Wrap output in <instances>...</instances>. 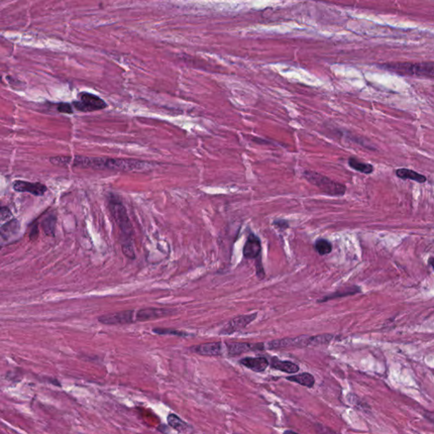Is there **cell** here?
<instances>
[{
    "label": "cell",
    "instance_id": "6da1fadb",
    "mask_svg": "<svg viewBox=\"0 0 434 434\" xmlns=\"http://www.w3.org/2000/svg\"><path fill=\"white\" fill-rule=\"evenodd\" d=\"M50 162L59 167L72 166L79 168L112 171H143L153 167V164L134 159H114L106 157L56 156L51 157Z\"/></svg>",
    "mask_w": 434,
    "mask_h": 434
},
{
    "label": "cell",
    "instance_id": "277c9868",
    "mask_svg": "<svg viewBox=\"0 0 434 434\" xmlns=\"http://www.w3.org/2000/svg\"><path fill=\"white\" fill-rule=\"evenodd\" d=\"M303 176L307 182L317 187L321 193L332 197H342L345 195L347 187L343 183L331 179L322 174L314 170H304Z\"/></svg>",
    "mask_w": 434,
    "mask_h": 434
},
{
    "label": "cell",
    "instance_id": "ac0fdd59",
    "mask_svg": "<svg viewBox=\"0 0 434 434\" xmlns=\"http://www.w3.org/2000/svg\"><path fill=\"white\" fill-rule=\"evenodd\" d=\"M348 164H349V167L353 170L359 171V172H361L363 174H366V175L372 174L375 170V168L372 166V164L363 162L361 160H359V159H357V158L354 156L349 157V160H348Z\"/></svg>",
    "mask_w": 434,
    "mask_h": 434
},
{
    "label": "cell",
    "instance_id": "3957f363",
    "mask_svg": "<svg viewBox=\"0 0 434 434\" xmlns=\"http://www.w3.org/2000/svg\"><path fill=\"white\" fill-rule=\"evenodd\" d=\"M381 69L403 76L434 78V62H394L379 65Z\"/></svg>",
    "mask_w": 434,
    "mask_h": 434
},
{
    "label": "cell",
    "instance_id": "ba28073f",
    "mask_svg": "<svg viewBox=\"0 0 434 434\" xmlns=\"http://www.w3.org/2000/svg\"><path fill=\"white\" fill-rule=\"evenodd\" d=\"M265 349H278L291 348V347L309 346V337L301 336L283 340H273L264 344Z\"/></svg>",
    "mask_w": 434,
    "mask_h": 434
},
{
    "label": "cell",
    "instance_id": "484cf974",
    "mask_svg": "<svg viewBox=\"0 0 434 434\" xmlns=\"http://www.w3.org/2000/svg\"><path fill=\"white\" fill-rule=\"evenodd\" d=\"M11 219H13V214L10 211V209L5 206L0 207V226L10 222Z\"/></svg>",
    "mask_w": 434,
    "mask_h": 434
},
{
    "label": "cell",
    "instance_id": "7a4b0ae2",
    "mask_svg": "<svg viewBox=\"0 0 434 434\" xmlns=\"http://www.w3.org/2000/svg\"><path fill=\"white\" fill-rule=\"evenodd\" d=\"M109 209L121 233V246L132 245V225L121 199L114 193L109 197Z\"/></svg>",
    "mask_w": 434,
    "mask_h": 434
},
{
    "label": "cell",
    "instance_id": "4fadbf2b",
    "mask_svg": "<svg viewBox=\"0 0 434 434\" xmlns=\"http://www.w3.org/2000/svg\"><path fill=\"white\" fill-rule=\"evenodd\" d=\"M261 242L258 236L250 232L243 248V255L246 259H256L261 255Z\"/></svg>",
    "mask_w": 434,
    "mask_h": 434
},
{
    "label": "cell",
    "instance_id": "2e32d148",
    "mask_svg": "<svg viewBox=\"0 0 434 434\" xmlns=\"http://www.w3.org/2000/svg\"><path fill=\"white\" fill-rule=\"evenodd\" d=\"M271 367L273 369L278 370L286 373H296L300 370V366L295 363L288 360H281L277 357H272L271 359Z\"/></svg>",
    "mask_w": 434,
    "mask_h": 434
},
{
    "label": "cell",
    "instance_id": "9a60e30c",
    "mask_svg": "<svg viewBox=\"0 0 434 434\" xmlns=\"http://www.w3.org/2000/svg\"><path fill=\"white\" fill-rule=\"evenodd\" d=\"M243 366L253 372H263L269 366V361L264 357H245L240 360Z\"/></svg>",
    "mask_w": 434,
    "mask_h": 434
},
{
    "label": "cell",
    "instance_id": "4316f807",
    "mask_svg": "<svg viewBox=\"0 0 434 434\" xmlns=\"http://www.w3.org/2000/svg\"><path fill=\"white\" fill-rule=\"evenodd\" d=\"M58 111L60 113H64V114H73V108H72V105H70L68 103H61V104H59L58 105Z\"/></svg>",
    "mask_w": 434,
    "mask_h": 434
},
{
    "label": "cell",
    "instance_id": "d6986e66",
    "mask_svg": "<svg viewBox=\"0 0 434 434\" xmlns=\"http://www.w3.org/2000/svg\"><path fill=\"white\" fill-rule=\"evenodd\" d=\"M287 380L290 382H296L301 385L304 386L306 388L311 389L315 385V377L313 375H311L310 373L308 372H303L301 374H296V375H292L287 377Z\"/></svg>",
    "mask_w": 434,
    "mask_h": 434
},
{
    "label": "cell",
    "instance_id": "f546056e",
    "mask_svg": "<svg viewBox=\"0 0 434 434\" xmlns=\"http://www.w3.org/2000/svg\"><path fill=\"white\" fill-rule=\"evenodd\" d=\"M37 236H38V227H37L36 226L33 227L32 232H31V239H35L37 238Z\"/></svg>",
    "mask_w": 434,
    "mask_h": 434
},
{
    "label": "cell",
    "instance_id": "1f68e13d",
    "mask_svg": "<svg viewBox=\"0 0 434 434\" xmlns=\"http://www.w3.org/2000/svg\"><path fill=\"white\" fill-rule=\"evenodd\" d=\"M0 82H2V78H1V75H0Z\"/></svg>",
    "mask_w": 434,
    "mask_h": 434
},
{
    "label": "cell",
    "instance_id": "f1b7e54d",
    "mask_svg": "<svg viewBox=\"0 0 434 434\" xmlns=\"http://www.w3.org/2000/svg\"><path fill=\"white\" fill-rule=\"evenodd\" d=\"M256 275L260 279H263L264 278V268H263V264L261 261V255L258 256V259L256 261Z\"/></svg>",
    "mask_w": 434,
    "mask_h": 434
},
{
    "label": "cell",
    "instance_id": "9c48e42d",
    "mask_svg": "<svg viewBox=\"0 0 434 434\" xmlns=\"http://www.w3.org/2000/svg\"><path fill=\"white\" fill-rule=\"evenodd\" d=\"M229 356H237L248 351H261L265 349L264 343H250L244 342L226 343Z\"/></svg>",
    "mask_w": 434,
    "mask_h": 434
},
{
    "label": "cell",
    "instance_id": "cb8c5ba5",
    "mask_svg": "<svg viewBox=\"0 0 434 434\" xmlns=\"http://www.w3.org/2000/svg\"><path fill=\"white\" fill-rule=\"evenodd\" d=\"M56 224V217L55 216H53V215L52 216H48L44 220V222L43 223V231L45 232L46 235L51 236V237L55 236Z\"/></svg>",
    "mask_w": 434,
    "mask_h": 434
},
{
    "label": "cell",
    "instance_id": "5bb4252c",
    "mask_svg": "<svg viewBox=\"0 0 434 434\" xmlns=\"http://www.w3.org/2000/svg\"><path fill=\"white\" fill-rule=\"evenodd\" d=\"M193 352L203 356H219L222 355L223 344L221 342L202 343L191 348Z\"/></svg>",
    "mask_w": 434,
    "mask_h": 434
},
{
    "label": "cell",
    "instance_id": "d4e9b609",
    "mask_svg": "<svg viewBox=\"0 0 434 434\" xmlns=\"http://www.w3.org/2000/svg\"><path fill=\"white\" fill-rule=\"evenodd\" d=\"M153 332L156 334L160 335H174V336L187 337L189 336L188 333L185 332H181L175 329L170 328H153Z\"/></svg>",
    "mask_w": 434,
    "mask_h": 434
},
{
    "label": "cell",
    "instance_id": "ffe728a7",
    "mask_svg": "<svg viewBox=\"0 0 434 434\" xmlns=\"http://www.w3.org/2000/svg\"><path fill=\"white\" fill-rule=\"evenodd\" d=\"M167 421L168 424L178 433H189L192 431V427L183 421L181 418L178 417L176 415H169L167 416Z\"/></svg>",
    "mask_w": 434,
    "mask_h": 434
},
{
    "label": "cell",
    "instance_id": "8fae6325",
    "mask_svg": "<svg viewBox=\"0 0 434 434\" xmlns=\"http://www.w3.org/2000/svg\"><path fill=\"white\" fill-rule=\"evenodd\" d=\"M173 314V310L167 308H144L138 310L136 314L137 321H147L155 320L161 317H168Z\"/></svg>",
    "mask_w": 434,
    "mask_h": 434
},
{
    "label": "cell",
    "instance_id": "e0dca14e",
    "mask_svg": "<svg viewBox=\"0 0 434 434\" xmlns=\"http://www.w3.org/2000/svg\"><path fill=\"white\" fill-rule=\"evenodd\" d=\"M396 176L402 180H412L415 183H425L428 181L427 176L421 173H418L415 170L407 169V168H398L395 171Z\"/></svg>",
    "mask_w": 434,
    "mask_h": 434
},
{
    "label": "cell",
    "instance_id": "8992f818",
    "mask_svg": "<svg viewBox=\"0 0 434 434\" xmlns=\"http://www.w3.org/2000/svg\"><path fill=\"white\" fill-rule=\"evenodd\" d=\"M256 317H257V313L243 315V316L235 317L232 320L229 321L227 324L223 327V329L220 332V334L229 335V334H232L236 332H239L240 330L245 328L248 324L251 323L252 321H254L256 319Z\"/></svg>",
    "mask_w": 434,
    "mask_h": 434
},
{
    "label": "cell",
    "instance_id": "83f0119b",
    "mask_svg": "<svg viewBox=\"0 0 434 434\" xmlns=\"http://www.w3.org/2000/svg\"><path fill=\"white\" fill-rule=\"evenodd\" d=\"M273 225L275 226L276 228L280 229V230H286L289 227V222L287 220L283 219H278L275 220L273 222Z\"/></svg>",
    "mask_w": 434,
    "mask_h": 434
},
{
    "label": "cell",
    "instance_id": "7402d4cb",
    "mask_svg": "<svg viewBox=\"0 0 434 434\" xmlns=\"http://www.w3.org/2000/svg\"><path fill=\"white\" fill-rule=\"evenodd\" d=\"M315 249L320 255H328L333 250V245L327 239H318L315 243Z\"/></svg>",
    "mask_w": 434,
    "mask_h": 434
},
{
    "label": "cell",
    "instance_id": "5b68a950",
    "mask_svg": "<svg viewBox=\"0 0 434 434\" xmlns=\"http://www.w3.org/2000/svg\"><path fill=\"white\" fill-rule=\"evenodd\" d=\"M79 101L73 102V107L81 112H94L107 108V104L100 97L87 92L79 94Z\"/></svg>",
    "mask_w": 434,
    "mask_h": 434
},
{
    "label": "cell",
    "instance_id": "7c38bea8",
    "mask_svg": "<svg viewBox=\"0 0 434 434\" xmlns=\"http://www.w3.org/2000/svg\"><path fill=\"white\" fill-rule=\"evenodd\" d=\"M13 189L20 193H29L35 196H43L47 192V187L41 183H30L17 180L14 182Z\"/></svg>",
    "mask_w": 434,
    "mask_h": 434
},
{
    "label": "cell",
    "instance_id": "30bf717a",
    "mask_svg": "<svg viewBox=\"0 0 434 434\" xmlns=\"http://www.w3.org/2000/svg\"><path fill=\"white\" fill-rule=\"evenodd\" d=\"M20 230V222L17 219H11L0 227V246H3L14 240Z\"/></svg>",
    "mask_w": 434,
    "mask_h": 434
},
{
    "label": "cell",
    "instance_id": "4dcf8cb0",
    "mask_svg": "<svg viewBox=\"0 0 434 434\" xmlns=\"http://www.w3.org/2000/svg\"><path fill=\"white\" fill-rule=\"evenodd\" d=\"M429 264H431L432 266L434 265V257H430L429 259Z\"/></svg>",
    "mask_w": 434,
    "mask_h": 434
},
{
    "label": "cell",
    "instance_id": "44dd1931",
    "mask_svg": "<svg viewBox=\"0 0 434 434\" xmlns=\"http://www.w3.org/2000/svg\"><path fill=\"white\" fill-rule=\"evenodd\" d=\"M359 291H360V288L358 287H356V286H354V287H346V288L343 289V290L337 291V292H335L333 294H329V295H327V296H325V297L322 298L320 301H318V302L321 303V302H326V301H330V300H334V299H338V298L346 297V296H349V295H353V294L359 293Z\"/></svg>",
    "mask_w": 434,
    "mask_h": 434
},
{
    "label": "cell",
    "instance_id": "52a82bcc",
    "mask_svg": "<svg viewBox=\"0 0 434 434\" xmlns=\"http://www.w3.org/2000/svg\"><path fill=\"white\" fill-rule=\"evenodd\" d=\"M133 310H125L116 313L103 315L98 318V321L105 325H125L134 321Z\"/></svg>",
    "mask_w": 434,
    "mask_h": 434
},
{
    "label": "cell",
    "instance_id": "603a6c76",
    "mask_svg": "<svg viewBox=\"0 0 434 434\" xmlns=\"http://www.w3.org/2000/svg\"><path fill=\"white\" fill-rule=\"evenodd\" d=\"M332 334H323L309 338V346H318L321 344H327L333 340Z\"/></svg>",
    "mask_w": 434,
    "mask_h": 434
}]
</instances>
